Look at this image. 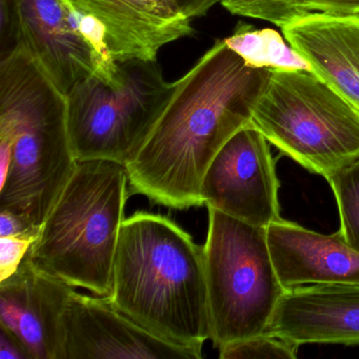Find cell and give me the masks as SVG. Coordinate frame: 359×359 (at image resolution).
<instances>
[{
	"label": "cell",
	"mask_w": 359,
	"mask_h": 359,
	"mask_svg": "<svg viewBox=\"0 0 359 359\" xmlns=\"http://www.w3.org/2000/svg\"><path fill=\"white\" fill-rule=\"evenodd\" d=\"M74 292L26 255L18 270L0 281V325L22 341L33 359H62V323Z\"/></svg>",
	"instance_id": "30bf717a"
},
{
	"label": "cell",
	"mask_w": 359,
	"mask_h": 359,
	"mask_svg": "<svg viewBox=\"0 0 359 359\" xmlns=\"http://www.w3.org/2000/svg\"><path fill=\"white\" fill-rule=\"evenodd\" d=\"M22 48L67 95L97 70L77 14L66 0H18Z\"/></svg>",
	"instance_id": "7c38bea8"
},
{
	"label": "cell",
	"mask_w": 359,
	"mask_h": 359,
	"mask_svg": "<svg viewBox=\"0 0 359 359\" xmlns=\"http://www.w3.org/2000/svg\"><path fill=\"white\" fill-rule=\"evenodd\" d=\"M176 1L184 15L191 20L207 15L208 12L214 6L222 3V0H176Z\"/></svg>",
	"instance_id": "d4e9b609"
},
{
	"label": "cell",
	"mask_w": 359,
	"mask_h": 359,
	"mask_svg": "<svg viewBox=\"0 0 359 359\" xmlns=\"http://www.w3.org/2000/svg\"><path fill=\"white\" fill-rule=\"evenodd\" d=\"M299 344L277 336L262 333L233 342L219 348L222 359H295Z\"/></svg>",
	"instance_id": "ac0fdd59"
},
{
	"label": "cell",
	"mask_w": 359,
	"mask_h": 359,
	"mask_svg": "<svg viewBox=\"0 0 359 359\" xmlns=\"http://www.w3.org/2000/svg\"><path fill=\"white\" fill-rule=\"evenodd\" d=\"M302 9L336 15H359V0H296Z\"/></svg>",
	"instance_id": "7402d4cb"
},
{
	"label": "cell",
	"mask_w": 359,
	"mask_h": 359,
	"mask_svg": "<svg viewBox=\"0 0 359 359\" xmlns=\"http://www.w3.org/2000/svg\"><path fill=\"white\" fill-rule=\"evenodd\" d=\"M220 4L231 14L264 20L280 28L308 13L296 0H222Z\"/></svg>",
	"instance_id": "d6986e66"
},
{
	"label": "cell",
	"mask_w": 359,
	"mask_h": 359,
	"mask_svg": "<svg viewBox=\"0 0 359 359\" xmlns=\"http://www.w3.org/2000/svg\"><path fill=\"white\" fill-rule=\"evenodd\" d=\"M0 359H33L22 341L3 325H0Z\"/></svg>",
	"instance_id": "cb8c5ba5"
},
{
	"label": "cell",
	"mask_w": 359,
	"mask_h": 359,
	"mask_svg": "<svg viewBox=\"0 0 359 359\" xmlns=\"http://www.w3.org/2000/svg\"><path fill=\"white\" fill-rule=\"evenodd\" d=\"M273 262L287 289L312 285H359V252L339 231L323 235L281 218L266 228Z\"/></svg>",
	"instance_id": "5bb4252c"
},
{
	"label": "cell",
	"mask_w": 359,
	"mask_h": 359,
	"mask_svg": "<svg viewBox=\"0 0 359 359\" xmlns=\"http://www.w3.org/2000/svg\"><path fill=\"white\" fill-rule=\"evenodd\" d=\"M117 64L116 83H108L93 73L67 93L69 134L77 161L129 163L173 91L174 83L165 81L157 60Z\"/></svg>",
	"instance_id": "52a82bcc"
},
{
	"label": "cell",
	"mask_w": 359,
	"mask_h": 359,
	"mask_svg": "<svg viewBox=\"0 0 359 359\" xmlns=\"http://www.w3.org/2000/svg\"><path fill=\"white\" fill-rule=\"evenodd\" d=\"M335 195L340 229L346 243L359 252V159L327 178Z\"/></svg>",
	"instance_id": "e0dca14e"
},
{
	"label": "cell",
	"mask_w": 359,
	"mask_h": 359,
	"mask_svg": "<svg viewBox=\"0 0 359 359\" xmlns=\"http://www.w3.org/2000/svg\"><path fill=\"white\" fill-rule=\"evenodd\" d=\"M224 39L226 46L251 68L313 72L308 60L274 29H255L239 22L232 34Z\"/></svg>",
	"instance_id": "2e32d148"
},
{
	"label": "cell",
	"mask_w": 359,
	"mask_h": 359,
	"mask_svg": "<svg viewBox=\"0 0 359 359\" xmlns=\"http://www.w3.org/2000/svg\"><path fill=\"white\" fill-rule=\"evenodd\" d=\"M74 11L100 22L116 62L157 60L169 43L192 36V20L176 0H66Z\"/></svg>",
	"instance_id": "8fae6325"
},
{
	"label": "cell",
	"mask_w": 359,
	"mask_h": 359,
	"mask_svg": "<svg viewBox=\"0 0 359 359\" xmlns=\"http://www.w3.org/2000/svg\"><path fill=\"white\" fill-rule=\"evenodd\" d=\"M270 74L247 66L217 39L174 83L158 121L126 165L130 195L180 211L201 207L205 171L222 147L251 123Z\"/></svg>",
	"instance_id": "6da1fadb"
},
{
	"label": "cell",
	"mask_w": 359,
	"mask_h": 359,
	"mask_svg": "<svg viewBox=\"0 0 359 359\" xmlns=\"http://www.w3.org/2000/svg\"><path fill=\"white\" fill-rule=\"evenodd\" d=\"M269 144L251 123L236 132L205 171L201 188L203 205L260 228L280 220V184Z\"/></svg>",
	"instance_id": "ba28073f"
},
{
	"label": "cell",
	"mask_w": 359,
	"mask_h": 359,
	"mask_svg": "<svg viewBox=\"0 0 359 359\" xmlns=\"http://www.w3.org/2000/svg\"><path fill=\"white\" fill-rule=\"evenodd\" d=\"M35 241L31 237H0V281L18 270Z\"/></svg>",
	"instance_id": "44dd1931"
},
{
	"label": "cell",
	"mask_w": 359,
	"mask_h": 359,
	"mask_svg": "<svg viewBox=\"0 0 359 359\" xmlns=\"http://www.w3.org/2000/svg\"><path fill=\"white\" fill-rule=\"evenodd\" d=\"M39 232L41 226H33L16 214L8 211L0 213V237H31L37 239Z\"/></svg>",
	"instance_id": "603a6c76"
},
{
	"label": "cell",
	"mask_w": 359,
	"mask_h": 359,
	"mask_svg": "<svg viewBox=\"0 0 359 359\" xmlns=\"http://www.w3.org/2000/svg\"><path fill=\"white\" fill-rule=\"evenodd\" d=\"M107 297L165 341L203 353L211 339L203 245L161 214L140 211L123 220Z\"/></svg>",
	"instance_id": "7a4b0ae2"
},
{
	"label": "cell",
	"mask_w": 359,
	"mask_h": 359,
	"mask_svg": "<svg viewBox=\"0 0 359 359\" xmlns=\"http://www.w3.org/2000/svg\"><path fill=\"white\" fill-rule=\"evenodd\" d=\"M0 144L11 147L0 209L41 226L77 161L66 95L24 48L0 62Z\"/></svg>",
	"instance_id": "3957f363"
},
{
	"label": "cell",
	"mask_w": 359,
	"mask_h": 359,
	"mask_svg": "<svg viewBox=\"0 0 359 359\" xmlns=\"http://www.w3.org/2000/svg\"><path fill=\"white\" fill-rule=\"evenodd\" d=\"M62 359H199L203 353L153 335L106 296L75 291L64 315Z\"/></svg>",
	"instance_id": "9c48e42d"
},
{
	"label": "cell",
	"mask_w": 359,
	"mask_h": 359,
	"mask_svg": "<svg viewBox=\"0 0 359 359\" xmlns=\"http://www.w3.org/2000/svg\"><path fill=\"white\" fill-rule=\"evenodd\" d=\"M205 249L211 340L218 350L264 333L287 292L271 255L266 228L208 207Z\"/></svg>",
	"instance_id": "8992f818"
},
{
	"label": "cell",
	"mask_w": 359,
	"mask_h": 359,
	"mask_svg": "<svg viewBox=\"0 0 359 359\" xmlns=\"http://www.w3.org/2000/svg\"><path fill=\"white\" fill-rule=\"evenodd\" d=\"M22 48L18 0H0V62Z\"/></svg>",
	"instance_id": "ffe728a7"
},
{
	"label": "cell",
	"mask_w": 359,
	"mask_h": 359,
	"mask_svg": "<svg viewBox=\"0 0 359 359\" xmlns=\"http://www.w3.org/2000/svg\"><path fill=\"white\" fill-rule=\"evenodd\" d=\"M250 123L325 180L359 159L358 109L310 71H271Z\"/></svg>",
	"instance_id": "5b68a950"
},
{
	"label": "cell",
	"mask_w": 359,
	"mask_h": 359,
	"mask_svg": "<svg viewBox=\"0 0 359 359\" xmlns=\"http://www.w3.org/2000/svg\"><path fill=\"white\" fill-rule=\"evenodd\" d=\"M129 196L126 165L77 161L27 254L29 259L71 287L110 295Z\"/></svg>",
	"instance_id": "277c9868"
},
{
	"label": "cell",
	"mask_w": 359,
	"mask_h": 359,
	"mask_svg": "<svg viewBox=\"0 0 359 359\" xmlns=\"http://www.w3.org/2000/svg\"><path fill=\"white\" fill-rule=\"evenodd\" d=\"M281 30L313 72L359 110V15L308 12Z\"/></svg>",
	"instance_id": "9a60e30c"
},
{
	"label": "cell",
	"mask_w": 359,
	"mask_h": 359,
	"mask_svg": "<svg viewBox=\"0 0 359 359\" xmlns=\"http://www.w3.org/2000/svg\"><path fill=\"white\" fill-rule=\"evenodd\" d=\"M264 333L299 344L358 346L359 285L290 287Z\"/></svg>",
	"instance_id": "4fadbf2b"
}]
</instances>
